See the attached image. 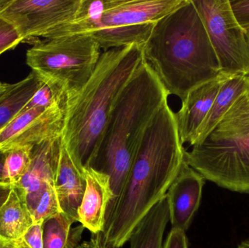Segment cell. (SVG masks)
Wrapping results in <instances>:
<instances>
[{
  "instance_id": "6da1fadb",
  "label": "cell",
  "mask_w": 249,
  "mask_h": 248,
  "mask_svg": "<svg viewBox=\"0 0 249 248\" xmlns=\"http://www.w3.org/2000/svg\"><path fill=\"white\" fill-rule=\"evenodd\" d=\"M185 151L168 100L149 125L112 218L100 233L105 248H121L128 241L135 227L166 195L184 163Z\"/></svg>"
},
{
  "instance_id": "7a4b0ae2",
  "label": "cell",
  "mask_w": 249,
  "mask_h": 248,
  "mask_svg": "<svg viewBox=\"0 0 249 248\" xmlns=\"http://www.w3.org/2000/svg\"><path fill=\"white\" fill-rule=\"evenodd\" d=\"M168 96L155 71L143 60L114 105L88 167L107 175L110 180L112 199L104 230L112 218L145 133Z\"/></svg>"
},
{
  "instance_id": "3957f363",
  "label": "cell",
  "mask_w": 249,
  "mask_h": 248,
  "mask_svg": "<svg viewBox=\"0 0 249 248\" xmlns=\"http://www.w3.org/2000/svg\"><path fill=\"white\" fill-rule=\"evenodd\" d=\"M143 54L168 95L181 101L192 90L221 74L217 57L193 0H185L155 23Z\"/></svg>"
},
{
  "instance_id": "277c9868",
  "label": "cell",
  "mask_w": 249,
  "mask_h": 248,
  "mask_svg": "<svg viewBox=\"0 0 249 248\" xmlns=\"http://www.w3.org/2000/svg\"><path fill=\"white\" fill-rule=\"evenodd\" d=\"M143 60L136 44L102 51L87 83L67 98L63 144L80 168L89 167L117 99Z\"/></svg>"
},
{
  "instance_id": "5b68a950",
  "label": "cell",
  "mask_w": 249,
  "mask_h": 248,
  "mask_svg": "<svg viewBox=\"0 0 249 248\" xmlns=\"http://www.w3.org/2000/svg\"><path fill=\"white\" fill-rule=\"evenodd\" d=\"M185 0H82L73 21L53 38L87 34L103 51L129 45L143 46L155 23Z\"/></svg>"
},
{
  "instance_id": "8992f818",
  "label": "cell",
  "mask_w": 249,
  "mask_h": 248,
  "mask_svg": "<svg viewBox=\"0 0 249 248\" xmlns=\"http://www.w3.org/2000/svg\"><path fill=\"white\" fill-rule=\"evenodd\" d=\"M102 53L98 42L89 35H67L35 44L26 52V64L68 98L87 83Z\"/></svg>"
},
{
  "instance_id": "52a82bcc",
  "label": "cell",
  "mask_w": 249,
  "mask_h": 248,
  "mask_svg": "<svg viewBox=\"0 0 249 248\" xmlns=\"http://www.w3.org/2000/svg\"><path fill=\"white\" fill-rule=\"evenodd\" d=\"M184 160L206 181L231 192L249 194V133L207 137L186 150Z\"/></svg>"
},
{
  "instance_id": "ba28073f",
  "label": "cell",
  "mask_w": 249,
  "mask_h": 248,
  "mask_svg": "<svg viewBox=\"0 0 249 248\" xmlns=\"http://www.w3.org/2000/svg\"><path fill=\"white\" fill-rule=\"evenodd\" d=\"M193 2L206 28L221 73L249 77L247 32L237 21L231 0H193Z\"/></svg>"
},
{
  "instance_id": "9c48e42d",
  "label": "cell",
  "mask_w": 249,
  "mask_h": 248,
  "mask_svg": "<svg viewBox=\"0 0 249 248\" xmlns=\"http://www.w3.org/2000/svg\"><path fill=\"white\" fill-rule=\"evenodd\" d=\"M82 0H0V17L11 23L23 42L51 39L75 19Z\"/></svg>"
},
{
  "instance_id": "30bf717a",
  "label": "cell",
  "mask_w": 249,
  "mask_h": 248,
  "mask_svg": "<svg viewBox=\"0 0 249 248\" xmlns=\"http://www.w3.org/2000/svg\"><path fill=\"white\" fill-rule=\"evenodd\" d=\"M66 103L20 112L0 131V152L16 147H33L45 140L62 136Z\"/></svg>"
},
{
  "instance_id": "8fae6325",
  "label": "cell",
  "mask_w": 249,
  "mask_h": 248,
  "mask_svg": "<svg viewBox=\"0 0 249 248\" xmlns=\"http://www.w3.org/2000/svg\"><path fill=\"white\" fill-rule=\"evenodd\" d=\"M62 144V136H58L33 146L29 168L16 186L24 197L31 214L47 187L54 183Z\"/></svg>"
},
{
  "instance_id": "7c38bea8",
  "label": "cell",
  "mask_w": 249,
  "mask_h": 248,
  "mask_svg": "<svg viewBox=\"0 0 249 248\" xmlns=\"http://www.w3.org/2000/svg\"><path fill=\"white\" fill-rule=\"evenodd\" d=\"M206 179L185 162L167 192L171 229L186 231L191 225L200 202Z\"/></svg>"
},
{
  "instance_id": "4fadbf2b",
  "label": "cell",
  "mask_w": 249,
  "mask_h": 248,
  "mask_svg": "<svg viewBox=\"0 0 249 248\" xmlns=\"http://www.w3.org/2000/svg\"><path fill=\"white\" fill-rule=\"evenodd\" d=\"M228 77L221 73L218 77L208 82L188 93L181 101V106L176 113L180 139L183 144L193 147L196 135L207 116L225 80Z\"/></svg>"
},
{
  "instance_id": "5bb4252c",
  "label": "cell",
  "mask_w": 249,
  "mask_h": 248,
  "mask_svg": "<svg viewBox=\"0 0 249 248\" xmlns=\"http://www.w3.org/2000/svg\"><path fill=\"white\" fill-rule=\"evenodd\" d=\"M86 188L78 210V222L91 234L103 232L108 205L112 199L107 175L91 167L85 168Z\"/></svg>"
},
{
  "instance_id": "9a60e30c",
  "label": "cell",
  "mask_w": 249,
  "mask_h": 248,
  "mask_svg": "<svg viewBox=\"0 0 249 248\" xmlns=\"http://www.w3.org/2000/svg\"><path fill=\"white\" fill-rule=\"evenodd\" d=\"M54 187L61 213L74 223L78 222V210L86 192V173L85 169L75 164L64 144L54 178Z\"/></svg>"
},
{
  "instance_id": "2e32d148",
  "label": "cell",
  "mask_w": 249,
  "mask_h": 248,
  "mask_svg": "<svg viewBox=\"0 0 249 248\" xmlns=\"http://www.w3.org/2000/svg\"><path fill=\"white\" fill-rule=\"evenodd\" d=\"M249 93V77L244 75L228 77L222 84L212 109L200 126L193 146L203 142L215 129L232 105L241 96Z\"/></svg>"
},
{
  "instance_id": "e0dca14e",
  "label": "cell",
  "mask_w": 249,
  "mask_h": 248,
  "mask_svg": "<svg viewBox=\"0 0 249 248\" xmlns=\"http://www.w3.org/2000/svg\"><path fill=\"white\" fill-rule=\"evenodd\" d=\"M169 221V209L165 196L135 227L127 241L130 248H162L164 233Z\"/></svg>"
},
{
  "instance_id": "ac0fdd59",
  "label": "cell",
  "mask_w": 249,
  "mask_h": 248,
  "mask_svg": "<svg viewBox=\"0 0 249 248\" xmlns=\"http://www.w3.org/2000/svg\"><path fill=\"white\" fill-rule=\"evenodd\" d=\"M32 224L33 218L24 197L13 186L0 207V237L8 240L23 238Z\"/></svg>"
},
{
  "instance_id": "d6986e66",
  "label": "cell",
  "mask_w": 249,
  "mask_h": 248,
  "mask_svg": "<svg viewBox=\"0 0 249 248\" xmlns=\"http://www.w3.org/2000/svg\"><path fill=\"white\" fill-rule=\"evenodd\" d=\"M42 83V79L32 71L21 81L10 84L0 96V131L20 113Z\"/></svg>"
},
{
  "instance_id": "ffe728a7",
  "label": "cell",
  "mask_w": 249,
  "mask_h": 248,
  "mask_svg": "<svg viewBox=\"0 0 249 248\" xmlns=\"http://www.w3.org/2000/svg\"><path fill=\"white\" fill-rule=\"evenodd\" d=\"M33 147H20L4 151L2 182L7 186H16L29 168Z\"/></svg>"
},
{
  "instance_id": "44dd1931",
  "label": "cell",
  "mask_w": 249,
  "mask_h": 248,
  "mask_svg": "<svg viewBox=\"0 0 249 248\" xmlns=\"http://www.w3.org/2000/svg\"><path fill=\"white\" fill-rule=\"evenodd\" d=\"M74 221L59 213L43 224L44 248H65Z\"/></svg>"
},
{
  "instance_id": "7402d4cb",
  "label": "cell",
  "mask_w": 249,
  "mask_h": 248,
  "mask_svg": "<svg viewBox=\"0 0 249 248\" xmlns=\"http://www.w3.org/2000/svg\"><path fill=\"white\" fill-rule=\"evenodd\" d=\"M61 213L54 183H51L41 197L32 212L33 224H44L51 217Z\"/></svg>"
},
{
  "instance_id": "603a6c76",
  "label": "cell",
  "mask_w": 249,
  "mask_h": 248,
  "mask_svg": "<svg viewBox=\"0 0 249 248\" xmlns=\"http://www.w3.org/2000/svg\"><path fill=\"white\" fill-rule=\"evenodd\" d=\"M23 42L17 29L10 22L0 17V55Z\"/></svg>"
},
{
  "instance_id": "cb8c5ba5",
  "label": "cell",
  "mask_w": 249,
  "mask_h": 248,
  "mask_svg": "<svg viewBox=\"0 0 249 248\" xmlns=\"http://www.w3.org/2000/svg\"><path fill=\"white\" fill-rule=\"evenodd\" d=\"M231 5L240 26L249 32V0H231Z\"/></svg>"
},
{
  "instance_id": "d4e9b609",
  "label": "cell",
  "mask_w": 249,
  "mask_h": 248,
  "mask_svg": "<svg viewBox=\"0 0 249 248\" xmlns=\"http://www.w3.org/2000/svg\"><path fill=\"white\" fill-rule=\"evenodd\" d=\"M23 240L31 248H44L43 224H32Z\"/></svg>"
},
{
  "instance_id": "484cf974",
  "label": "cell",
  "mask_w": 249,
  "mask_h": 248,
  "mask_svg": "<svg viewBox=\"0 0 249 248\" xmlns=\"http://www.w3.org/2000/svg\"><path fill=\"white\" fill-rule=\"evenodd\" d=\"M162 248H188V240L185 231L171 229Z\"/></svg>"
},
{
  "instance_id": "4316f807",
  "label": "cell",
  "mask_w": 249,
  "mask_h": 248,
  "mask_svg": "<svg viewBox=\"0 0 249 248\" xmlns=\"http://www.w3.org/2000/svg\"><path fill=\"white\" fill-rule=\"evenodd\" d=\"M84 230V227L81 224L74 227V228H71L70 238H69L68 243H67L65 248H78L82 240V235H83Z\"/></svg>"
},
{
  "instance_id": "83f0119b",
  "label": "cell",
  "mask_w": 249,
  "mask_h": 248,
  "mask_svg": "<svg viewBox=\"0 0 249 248\" xmlns=\"http://www.w3.org/2000/svg\"><path fill=\"white\" fill-rule=\"evenodd\" d=\"M77 248H105L100 233L92 234L90 240L80 243Z\"/></svg>"
},
{
  "instance_id": "f1b7e54d",
  "label": "cell",
  "mask_w": 249,
  "mask_h": 248,
  "mask_svg": "<svg viewBox=\"0 0 249 248\" xmlns=\"http://www.w3.org/2000/svg\"><path fill=\"white\" fill-rule=\"evenodd\" d=\"M0 248H31L25 243L23 238L19 240H8L0 237Z\"/></svg>"
},
{
  "instance_id": "f546056e",
  "label": "cell",
  "mask_w": 249,
  "mask_h": 248,
  "mask_svg": "<svg viewBox=\"0 0 249 248\" xmlns=\"http://www.w3.org/2000/svg\"><path fill=\"white\" fill-rule=\"evenodd\" d=\"M11 188V186H7L5 183H0V207L7 199Z\"/></svg>"
},
{
  "instance_id": "4dcf8cb0",
  "label": "cell",
  "mask_w": 249,
  "mask_h": 248,
  "mask_svg": "<svg viewBox=\"0 0 249 248\" xmlns=\"http://www.w3.org/2000/svg\"><path fill=\"white\" fill-rule=\"evenodd\" d=\"M4 152H0V183H3V170H4Z\"/></svg>"
},
{
  "instance_id": "1f68e13d",
  "label": "cell",
  "mask_w": 249,
  "mask_h": 248,
  "mask_svg": "<svg viewBox=\"0 0 249 248\" xmlns=\"http://www.w3.org/2000/svg\"><path fill=\"white\" fill-rule=\"evenodd\" d=\"M10 84H7V83H3L0 82V96L10 87Z\"/></svg>"
},
{
  "instance_id": "d6a6232c",
  "label": "cell",
  "mask_w": 249,
  "mask_h": 248,
  "mask_svg": "<svg viewBox=\"0 0 249 248\" xmlns=\"http://www.w3.org/2000/svg\"><path fill=\"white\" fill-rule=\"evenodd\" d=\"M238 248H249V240L241 242L238 245Z\"/></svg>"
},
{
  "instance_id": "836d02e7",
  "label": "cell",
  "mask_w": 249,
  "mask_h": 248,
  "mask_svg": "<svg viewBox=\"0 0 249 248\" xmlns=\"http://www.w3.org/2000/svg\"><path fill=\"white\" fill-rule=\"evenodd\" d=\"M247 102H248V104L249 106V94H247Z\"/></svg>"
},
{
  "instance_id": "e575fe53",
  "label": "cell",
  "mask_w": 249,
  "mask_h": 248,
  "mask_svg": "<svg viewBox=\"0 0 249 248\" xmlns=\"http://www.w3.org/2000/svg\"><path fill=\"white\" fill-rule=\"evenodd\" d=\"M247 36H248V40H249V32H247Z\"/></svg>"
}]
</instances>
